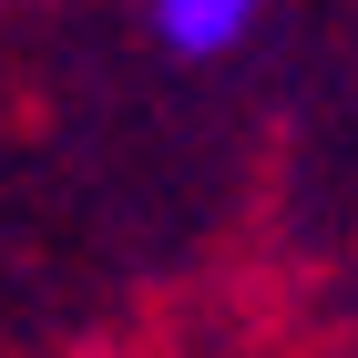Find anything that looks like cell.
Here are the masks:
<instances>
[{"label":"cell","instance_id":"1","mask_svg":"<svg viewBox=\"0 0 358 358\" xmlns=\"http://www.w3.org/2000/svg\"><path fill=\"white\" fill-rule=\"evenodd\" d=\"M246 21H256V0H154V31H164L174 52H236L246 41Z\"/></svg>","mask_w":358,"mask_h":358}]
</instances>
